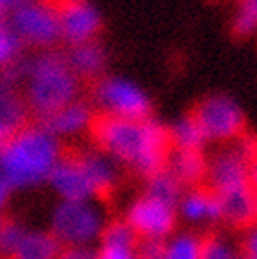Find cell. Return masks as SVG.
<instances>
[{"label":"cell","instance_id":"17","mask_svg":"<svg viewBox=\"0 0 257 259\" xmlns=\"http://www.w3.org/2000/svg\"><path fill=\"white\" fill-rule=\"evenodd\" d=\"M167 169L177 177L186 190L204 186L208 175V156L204 155V151L173 149L169 156Z\"/></svg>","mask_w":257,"mask_h":259},{"label":"cell","instance_id":"9","mask_svg":"<svg viewBox=\"0 0 257 259\" xmlns=\"http://www.w3.org/2000/svg\"><path fill=\"white\" fill-rule=\"evenodd\" d=\"M250 184V160L235 142L221 145L208 156L206 184L215 193Z\"/></svg>","mask_w":257,"mask_h":259},{"label":"cell","instance_id":"5","mask_svg":"<svg viewBox=\"0 0 257 259\" xmlns=\"http://www.w3.org/2000/svg\"><path fill=\"white\" fill-rule=\"evenodd\" d=\"M206 140L213 144H232L246 133V120L232 98L224 94H213L204 98L191 110Z\"/></svg>","mask_w":257,"mask_h":259},{"label":"cell","instance_id":"2","mask_svg":"<svg viewBox=\"0 0 257 259\" xmlns=\"http://www.w3.org/2000/svg\"><path fill=\"white\" fill-rule=\"evenodd\" d=\"M63 149L59 138L39 125L30 123L19 135L2 142L0 153V195L2 202L17 191H24L48 182Z\"/></svg>","mask_w":257,"mask_h":259},{"label":"cell","instance_id":"24","mask_svg":"<svg viewBox=\"0 0 257 259\" xmlns=\"http://www.w3.org/2000/svg\"><path fill=\"white\" fill-rule=\"evenodd\" d=\"M202 259H244L241 244L235 243L223 232H208L204 234Z\"/></svg>","mask_w":257,"mask_h":259},{"label":"cell","instance_id":"11","mask_svg":"<svg viewBox=\"0 0 257 259\" xmlns=\"http://www.w3.org/2000/svg\"><path fill=\"white\" fill-rule=\"evenodd\" d=\"M63 40L70 46L92 40L101 26V17L89 0H55Z\"/></svg>","mask_w":257,"mask_h":259},{"label":"cell","instance_id":"33","mask_svg":"<svg viewBox=\"0 0 257 259\" xmlns=\"http://www.w3.org/2000/svg\"><path fill=\"white\" fill-rule=\"evenodd\" d=\"M250 186L257 195V156L250 162Z\"/></svg>","mask_w":257,"mask_h":259},{"label":"cell","instance_id":"8","mask_svg":"<svg viewBox=\"0 0 257 259\" xmlns=\"http://www.w3.org/2000/svg\"><path fill=\"white\" fill-rule=\"evenodd\" d=\"M10 24L28 45L54 46L63 39L55 0H31L10 17Z\"/></svg>","mask_w":257,"mask_h":259},{"label":"cell","instance_id":"25","mask_svg":"<svg viewBox=\"0 0 257 259\" xmlns=\"http://www.w3.org/2000/svg\"><path fill=\"white\" fill-rule=\"evenodd\" d=\"M22 45H24V40L15 31V28L10 24V20L2 22V28H0V63L4 66H10L11 63L19 61Z\"/></svg>","mask_w":257,"mask_h":259},{"label":"cell","instance_id":"28","mask_svg":"<svg viewBox=\"0 0 257 259\" xmlns=\"http://www.w3.org/2000/svg\"><path fill=\"white\" fill-rule=\"evenodd\" d=\"M163 244H165V241L142 239L138 246V257L140 259H162Z\"/></svg>","mask_w":257,"mask_h":259},{"label":"cell","instance_id":"10","mask_svg":"<svg viewBox=\"0 0 257 259\" xmlns=\"http://www.w3.org/2000/svg\"><path fill=\"white\" fill-rule=\"evenodd\" d=\"M48 184L54 190V193L61 197V200L96 199V190L81 162L79 149H74V147L63 149V155L55 165Z\"/></svg>","mask_w":257,"mask_h":259},{"label":"cell","instance_id":"1","mask_svg":"<svg viewBox=\"0 0 257 259\" xmlns=\"http://www.w3.org/2000/svg\"><path fill=\"white\" fill-rule=\"evenodd\" d=\"M90 138L96 149L144 180L167 169L173 151L169 129L153 118L125 120L99 112L90 127Z\"/></svg>","mask_w":257,"mask_h":259},{"label":"cell","instance_id":"20","mask_svg":"<svg viewBox=\"0 0 257 259\" xmlns=\"http://www.w3.org/2000/svg\"><path fill=\"white\" fill-rule=\"evenodd\" d=\"M63 244L52 232L28 230L20 241L19 248L10 259H59Z\"/></svg>","mask_w":257,"mask_h":259},{"label":"cell","instance_id":"4","mask_svg":"<svg viewBox=\"0 0 257 259\" xmlns=\"http://www.w3.org/2000/svg\"><path fill=\"white\" fill-rule=\"evenodd\" d=\"M101 200H59L50 215V232L63 248H92L109 225Z\"/></svg>","mask_w":257,"mask_h":259},{"label":"cell","instance_id":"27","mask_svg":"<svg viewBox=\"0 0 257 259\" xmlns=\"http://www.w3.org/2000/svg\"><path fill=\"white\" fill-rule=\"evenodd\" d=\"M239 244H241V252L244 257L257 259V223L248 226L246 230H242Z\"/></svg>","mask_w":257,"mask_h":259},{"label":"cell","instance_id":"21","mask_svg":"<svg viewBox=\"0 0 257 259\" xmlns=\"http://www.w3.org/2000/svg\"><path fill=\"white\" fill-rule=\"evenodd\" d=\"M204 234L195 230L175 232L163 244L162 259H202Z\"/></svg>","mask_w":257,"mask_h":259},{"label":"cell","instance_id":"34","mask_svg":"<svg viewBox=\"0 0 257 259\" xmlns=\"http://www.w3.org/2000/svg\"><path fill=\"white\" fill-rule=\"evenodd\" d=\"M244 259H248V257H244Z\"/></svg>","mask_w":257,"mask_h":259},{"label":"cell","instance_id":"18","mask_svg":"<svg viewBox=\"0 0 257 259\" xmlns=\"http://www.w3.org/2000/svg\"><path fill=\"white\" fill-rule=\"evenodd\" d=\"M66 59H68L72 72L83 81H99L101 74L105 72V66H107L105 48L101 46V42L94 39L70 46Z\"/></svg>","mask_w":257,"mask_h":259},{"label":"cell","instance_id":"16","mask_svg":"<svg viewBox=\"0 0 257 259\" xmlns=\"http://www.w3.org/2000/svg\"><path fill=\"white\" fill-rule=\"evenodd\" d=\"M94 110L87 101H74L68 107H64L63 110L55 112L54 116H50L46 120L37 121L39 125H42L48 133L59 138V136H74L79 135L83 131H89L94 123Z\"/></svg>","mask_w":257,"mask_h":259},{"label":"cell","instance_id":"23","mask_svg":"<svg viewBox=\"0 0 257 259\" xmlns=\"http://www.w3.org/2000/svg\"><path fill=\"white\" fill-rule=\"evenodd\" d=\"M144 182V193L151 195L154 199L163 200V202H169V204L177 206V208L182 195L186 193V188L178 182V179L169 169L160 171V173L149 177Z\"/></svg>","mask_w":257,"mask_h":259},{"label":"cell","instance_id":"22","mask_svg":"<svg viewBox=\"0 0 257 259\" xmlns=\"http://www.w3.org/2000/svg\"><path fill=\"white\" fill-rule=\"evenodd\" d=\"M169 135H171V142H173V149L202 151L204 145L208 144L204 131L200 129V125L191 112L175 121L169 127Z\"/></svg>","mask_w":257,"mask_h":259},{"label":"cell","instance_id":"29","mask_svg":"<svg viewBox=\"0 0 257 259\" xmlns=\"http://www.w3.org/2000/svg\"><path fill=\"white\" fill-rule=\"evenodd\" d=\"M257 30V19L253 15H250V13H246V11H239L237 17H235V20H233V31L237 35H241V37H244V35H250L253 33V31Z\"/></svg>","mask_w":257,"mask_h":259},{"label":"cell","instance_id":"3","mask_svg":"<svg viewBox=\"0 0 257 259\" xmlns=\"http://www.w3.org/2000/svg\"><path fill=\"white\" fill-rule=\"evenodd\" d=\"M79 77L72 72L66 55L46 52L30 63L24 100L35 121H42L77 101Z\"/></svg>","mask_w":257,"mask_h":259},{"label":"cell","instance_id":"6","mask_svg":"<svg viewBox=\"0 0 257 259\" xmlns=\"http://www.w3.org/2000/svg\"><path fill=\"white\" fill-rule=\"evenodd\" d=\"M123 219L131 225L140 239L167 241L177 232L180 217L177 206L154 199L142 191L128 202Z\"/></svg>","mask_w":257,"mask_h":259},{"label":"cell","instance_id":"13","mask_svg":"<svg viewBox=\"0 0 257 259\" xmlns=\"http://www.w3.org/2000/svg\"><path fill=\"white\" fill-rule=\"evenodd\" d=\"M217 195L223 209V223L226 226L242 232L257 223V195L250 184Z\"/></svg>","mask_w":257,"mask_h":259},{"label":"cell","instance_id":"26","mask_svg":"<svg viewBox=\"0 0 257 259\" xmlns=\"http://www.w3.org/2000/svg\"><path fill=\"white\" fill-rule=\"evenodd\" d=\"M28 230L22 226L19 219L15 217H4L2 221V228H0V248H2V255L4 259H10L15 254V250L19 248L20 241L26 235Z\"/></svg>","mask_w":257,"mask_h":259},{"label":"cell","instance_id":"15","mask_svg":"<svg viewBox=\"0 0 257 259\" xmlns=\"http://www.w3.org/2000/svg\"><path fill=\"white\" fill-rule=\"evenodd\" d=\"M81 162H83L87 175L96 190V199L101 202L107 200L116 193L118 188V167L110 156L101 153L99 149L81 151L79 149Z\"/></svg>","mask_w":257,"mask_h":259},{"label":"cell","instance_id":"14","mask_svg":"<svg viewBox=\"0 0 257 259\" xmlns=\"http://www.w3.org/2000/svg\"><path fill=\"white\" fill-rule=\"evenodd\" d=\"M140 237L123 217H114L105 228L99 241V259H140Z\"/></svg>","mask_w":257,"mask_h":259},{"label":"cell","instance_id":"32","mask_svg":"<svg viewBox=\"0 0 257 259\" xmlns=\"http://www.w3.org/2000/svg\"><path fill=\"white\" fill-rule=\"evenodd\" d=\"M241 10L257 19V0H241Z\"/></svg>","mask_w":257,"mask_h":259},{"label":"cell","instance_id":"7","mask_svg":"<svg viewBox=\"0 0 257 259\" xmlns=\"http://www.w3.org/2000/svg\"><path fill=\"white\" fill-rule=\"evenodd\" d=\"M94 100L101 114L125 120H149L151 101L138 87L121 77H105L94 87Z\"/></svg>","mask_w":257,"mask_h":259},{"label":"cell","instance_id":"19","mask_svg":"<svg viewBox=\"0 0 257 259\" xmlns=\"http://www.w3.org/2000/svg\"><path fill=\"white\" fill-rule=\"evenodd\" d=\"M31 112L26 100L15 89L4 87L2 89V114H0V138L8 142L30 123Z\"/></svg>","mask_w":257,"mask_h":259},{"label":"cell","instance_id":"31","mask_svg":"<svg viewBox=\"0 0 257 259\" xmlns=\"http://www.w3.org/2000/svg\"><path fill=\"white\" fill-rule=\"evenodd\" d=\"M31 0H0V10H2V15H13L17 10H20L24 4H28Z\"/></svg>","mask_w":257,"mask_h":259},{"label":"cell","instance_id":"12","mask_svg":"<svg viewBox=\"0 0 257 259\" xmlns=\"http://www.w3.org/2000/svg\"><path fill=\"white\" fill-rule=\"evenodd\" d=\"M178 217L189 226L200 228V226H213L223 223V209L219 195L208 186H197L189 188L182 195L178 202Z\"/></svg>","mask_w":257,"mask_h":259},{"label":"cell","instance_id":"30","mask_svg":"<svg viewBox=\"0 0 257 259\" xmlns=\"http://www.w3.org/2000/svg\"><path fill=\"white\" fill-rule=\"evenodd\" d=\"M59 259H99L98 250L92 248H63Z\"/></svg>","mask_w":257,"mask_h":259}]
</instances>
